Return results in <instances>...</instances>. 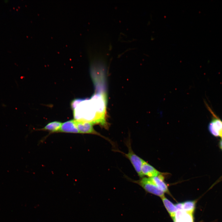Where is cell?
Returning a JSON list of instances; mask_svg holds the SVG:
<instances>
[{"instance_id":"6da1fadb","label":"cell","mask_w":222,"mask_h":222,"mask_svg":"<svg viewBox=\"0 0 222 222\" xmlns=\"http://www.w3.org/2000/svg\"><path fill=\"white\" fill-rule=\"evenodd\" d=\"M128 179L130 181L140 185L148 192L161 198L164 196V193L158 188L150 177L144 176L138 180H134L129 178Z\"/></svg>"},{"instance_id":"7a4b0ae2","label":"cell","mask_w":222,"mask_h":222,"mask_svg":"<svg viewBox=\"0 0 222 222\" xmlns=\"http://www.w3.org/2000/svg\"><path fill=\"white\" fill-rule=\"evenodd\" d=\"M126 144L128 149L127 153H123L124 155L130 161L138 175L140 177H144L141 171L142 164L144 161L137 155L133 150L130 139L127 140Z\"/></svg>"},{"instance_id":"3957f363","label":"cell","mask_w":222,"mask_h":222,"mask_svg":"<svg viewBox=\"0 0 222 222\" xmlns=\"http://www.w3.org/2000/svg\"><path fill=\"white\" fill-rule=\"evenodd\" d=\"M74 120L79 133L97 135L109 141L108 138L101 135L94 129L93 127L94 124L92 123L84 121Z\"/></svg>"},{"instance_id":"277c9868","label":"cell","mask_w":222,"mask_h":222,"mask_svg":"<svg viewBox=\"0 0 222 222\" xmlns=\"http://www.w3.org/2000/svg\"><path fill=\"white\" fill-rule=\"evenodd\" d=\"M210 110L213 117L208 125V130L213 136L216 137H220L222 133V120Z\"/></svg>"},{"instance_id":"5b68a950","label":"cell","mask_w":222,"mask_h":222,"mask_svg":"<svg viewBox=\"0 0 222 222\" xmlns=\"http://www.w3.org/2000/svg\"><path fill=\"white\" fill-rule=\"evenodd\" d=\"M141 171L144 176L146 175L150 178L156 176L162 173L158 171L145 161H144L142 164Z\"/></svg>"},{"instance_id":"8992f818","label":"cell","mask_w":222,"mask_h":222,"mask_svg":"<svg viewBox=\"0 0 222 222\" xmlns=\"http://www.w3.org/2000/svg\"><path fill=\"white\" fill-rule=\"evenodd\" d=\"M59 132L67 133H79L74 119L62 123Z\"/></svg>"},{"instance_id":"52a82bcc","label":"cell","mask_w":222,"mask_h":222,"mask_svg":"<svg viewBox=\"0 0 222 222\" xmlns=\"http://www.w3.org/2000/svg\"><path fill=\"white\" fill-rule=\"evenodd\" d=\"M174 222H193V214L187 212L183 210H178L173 220Z\"/></svg>"},{"instance_id":"ba28073f","label":"cell","mask_w":222,"mask_h":222,"mask_svg":"<svg viewBox=\"0 0 222 222\" xmlns=\"http://www.w3.org/2000/svg\"><path fill=\"white\" fill-rule=\"evenodd\" d=\"M163 173L156 176L150 178L158 188L164 193L170 194L167 185L164 181Z\"/></svg>"},{"instance_id":"9c48e42d","label":"cell","mask_w":222,"mask_h":222,"mask_svg":"<svg viewBox=\"0 0 222 222\" xmlns=\"http://www.w3.org/2000/svg\"><path fill=\"white\" fill-rule=\"evenodd\" d=\"M166 209L171 217L173 220L175 217L177 209L176 207L171 201L164 196L161 198Z\"/></svg>"},{"instance_id":"30bf717a","label":"cell","mask_w":222,"mask_h":222,"mask_svg":"<svg viewBox=\"0 0 222 222\" xmlns=\"http://www.w3.org/2000/svg\"><path fill=\"white\" fill-rule=\"evenodd\" d=\"M62 124L60 121H54L48 123L41 130L48 131L51 132L59 131Z\"/></svg>"},{"instance_id":"8fae6325","label":"cell","mask_w":222,"mask_h":222,"mask_svg":"<svg viewBox=\"0 0 222 222\" xmlns=\"http://www.w3.org/2000/svg\"><path fill=\"white\" fill-rule=\"evenodd\" d=\"M195 201L191 200L182 203L183 209L187 212L193 214L195 210Z\"/></svg>"},{"instance_id":"7c38bea8","label":"cell","mask_w":222,"mask_h":222,"mask_svg":"<svg viewBox=\"0 0 222 222\" xmlns=\"http://www.w3.org/2000/svg\"><path fill=\"white\" fill-rule=\"evenodd\" d=\"M182 205V203H178L175 205L177 211L183 210Z\"/></svg>"},{"instance_id":"4fadbf2b","label":"cell","mask_w":222,"mask_h":222,"mask_svg":"<svg viewBox=\"0 0 222 222\" xmlns=\"http://www.w3.org/2000/svg\"><path fill=\"white\" fill-rule=\"evenodd\" d=\"M219 144L220 148L222 150V139H221V140L220 141Z\"/></svg>"},{"instance_id":"5bb4252c","label":"cell","mask_w":222,"mask_h":222,"mask_svg":"<svg viewBox=\"0 0 222 222\" xmlns=\"http://www.w3.org/2000/svg\"><path fill=\"white\" fill-rule=\"evenodd\" d=\"M220 137H221V139H222V134H221V135Z\"/></svg>"}]
</instances>
